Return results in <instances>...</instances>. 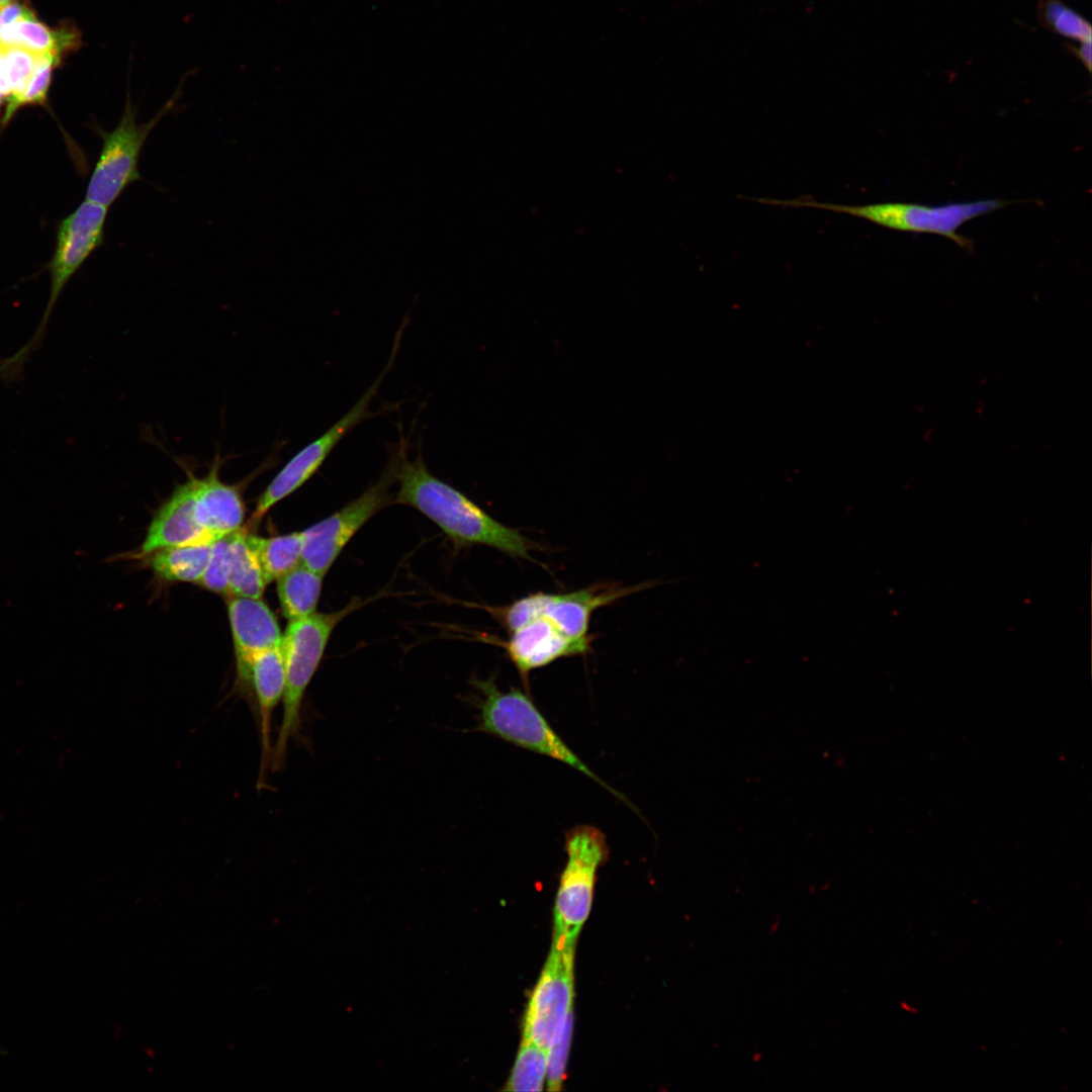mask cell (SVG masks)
<instances>
[{"label": "cell", "instance_id": "6da1fadb", "mask_svg": "<svg viewBox=\"0 0 1092 1092\" xmlns=\"http://www.w3.org/2000/svg\"><path fill=\"white\" fill-rule=\"evenodd\" d=\"M396 452L395 503L410 506L434 522L459 547L484 545L513 558L535 562L537 544L518 530L486 514L462 492L433 475L419 450L407 456L408 441L400 438Z\"/></svg>", "mask_w": 1092, "mask_h": 1092}, {"label": "cell", "instance_id": "7a4b0ae2", "mask_svg": "<svg viewBox=\"0 0 1092 1092\" xmlns=\"http://www.w3.org/2000/svg\"><path fill=\"white\" fill-rule=\"evenodd\" d=\"M472 685L480 694L475 730L561 761L631 806L624 795L606 784L569 748L549 725L530 695L516 688L500 692L494 677L474 678Z\"/></svg>", "mask_w": 1092, "mask_h": 1092}, {"label": "cell", "instance_id": "3957f363", "mask_svg": "<svg viewBox=\"0 0 1092 1092\" xmlns=\"http://www.w3.org/2000/svg\"><path fill=\"white\" fill-rule=\"evenodd\" d=\"M364 604V601L357 598L339 611L314 612L306 617L289 621L281 642L285 663V688L282 698L281 724L275 744L272 746L270 763L272 770H277L283 765L289 740L299 733L302 700L335 627L347 615Z\"/></svg>", "mask_w": 1092, "mask_h": 1092}, {"label": "cell", "instance_id": "277c9868", "mask_svg": "<svg viewBox=\"0 0 1092 1092\" xmlns=\"http://www.w3.org/2000/svg\"><path fill=\"white\" fill-rule=\"evenodd\" d=\"M754 201L769 205L819 208L857 216L894 231L939 235L950 239L969 252L974 250L973 242L959 235L958 230L969 220L1010 204L1009 201L1000 199H984L938 206L903 202L842 205L819 202L810 198L788 200L760 198L754 199Z\"/></svg>", "mask_w": 1092, "mask_h": 1092}, {"label": "cell", "instance_id": "5b68a950", "mask_svg": "<svg viewBox=\"0 0 1092 1092\" xmlns=\"http://www.w3.org/2000/svg\"><path fill=\"white\" fill-rule=\"evenodd\" d=\"M194 71L183 75L171 98L153 118L144 123L136 121L139 108L127 89L118 124L111 131L98 130L102 148L88 182L85 199L109 208L129 184L142 178L139 170L142 149L152 130L176 105L185 79Z\"/></svg>", "mask_w": 1092, "mask_h": 1092}, {"label": "cell", "instance_id": "8992f818", "mask_svg": "<svg viewBox=\"0 0 1092 1092\" xmlns=\"http://www.w3.org/2000/svg\"><path fill=\"white\" fill-rule=\"evenodd\" d=\"M652 585L653 583L649 582L632 586L596 583L568 593L539 592L507 606L486 609L510 633L537 618L544 617L570 639L592 641L588 635L589 623L597 609Z\"/></svg>", "mask_w": 1092, "mask_h": 1092}, {"label": "cell", "instance_id": "52a82bcc", "mask_svg": "<svg viewBox=\"0 0 1092 1092\" xmlns=\"http://www.w3.org/2000/svg\"><path fill=\"white\" fill-rule=\"evenodd\" d=\"M108 207L85 199L58 228L54 256L49 264L51 293L38 328L15 355L0 363V377L15 375L40 343L59 295L69 279L103 242Z\"/></svg>", "mask_w": 1092, "mask_h": 1092}, {"label": "cell", "instance_id": "ba28073f", "mask_svg": "<svg viewBox=\"0 0 1092 1092\" xmlns=\"http://www.w3.org/2000/svg\"><path fill=\"white\" fill-rule=\"evenodd\" d=\"M566 862L554 909V933L575 940L590 911L597 874L608 859L606 835L596 826L577 825L565 832Z\"/></svg>", "mask_w": 1092, "mask_h": 1092}, {"label": "cell", "instance_id": "9c48e42d", "mask_svg": "<svg viewBox=\"0 0 1092 1092\" xmlns=\"http://www.w3.org/2000/svg\"><path fill=\"white\" fill-rule=\"evenodd\" d=\"M389 453V461L376 482L340 511L303 531V565L325 575L358 530L392 502L390 489L396 481L394 446Z\"/></svg>", "mask_w": 1092, "mask_h": 1092}, {"label": "cell", "instance_id": "30bf717a", "mask_svg": "<svg viewBox=\"0 0 1092 1092\" xmlns=\"http://www.w3.org/2000/svg\"><path fill=\"white\" fill-rule=\"evenodd\" d=\"M399 342L400 340L395 338L390 355L391 357L384 370L352 408L323 435L295 453L278 471L257 500L251 519L253 524L259 523L273 506L296 491L308 481L317 472L338 443L354 427L374 416V414L369 411L370 402L377 394L384 376L391 368L396 357Z\"/></svg>", "mask_w": 1092, "mask_h": 1092}, {"label": "cell", "instance_id": "8fae6325", "mask_svg": "<svg viewBox=\"0 0 1092 1092\" xmlns=\"http://www.w3.org/2000/svg\"><path fill=\"white\" fill-rule=\"evenodd\" d=\"M575 940L554 933L551 950L530 998L523 1041L548 1051L573 1003Z\"/></svg>", "mask_w": 1092, "mask_h": 1092}, {"label": "cell", "instance_id": "7c38bea8", "mask_svg": "<svg viewBox=\"0 0 1092 1092\" xmlns=\"http://www.w3.org/2000/svg\"><path fill=\"white\" fill-rule=\"evenodd\" d=\"M500 645L519 671L528 692L531 671L563 657L583 655L590 649V641L570 639L544 617L511 632L509 640L503 641Z\"/></svg>", "mask_w": 1092, "mask_h": 1092}, {"label": "cell", "instance_id": "4fadbf2b", "mask_svg": "<svg viewBox=\"0 0 1092 1092\" xmlns=\"http://www.w3.org/2000/svg\"><path fill=\"white\" fill-rule=\"evenodd\" d=\"M238 676L243 689H251L258 707L261 740L258 786L261 787L271 763L272 715L282 701L285 688V663L281 646L255 654Z\"/></svg>", "mask_w": 1092, "mask_h": 1092}, {"label": "cell", "instance_id": "5bb4252c", "mask_svg": "<svg viewBox=\"0 0 1092 1092\" xmlns=\"http://www.w3.org/2000/svg\"><path fill=\"white\" fill-rule=\"evenodd\" d=\"M198 524L194 512L193 473L176 485L170 496L156 512L140 550L147 556L161 548L213 542Z\"/></svg>", "mask_w": 1092, "mask_h": 1092}, {"label": "cell", "instance_id": "9a60e30c", "mask_svg": "<svg viewBox=\"0 0 1092 1092\" xmlns=\"http://www.w3.org/2000/svg\"><path fill=\"white\" fill-rule=\"evenodd\" d=\"M224 461L217 454L204 476L193 474L195 518L215 539L240 530L245 517L241 486L228 484L219 477Z\"/></svg>", "mask_w": 1092, "mask_h": 1092}, {"label": "cell", "instance_id": "2e32d148", "mask_svg": "<svg viewBox=\"0 0 1092 1092\" xmlns=\"http://www.w3.org/2000/svg\"><path fill=\"white\" fill-rule=\"evenodd\" d=\"M228 614L238 674L255 654L281 646L283 634L278 621L261 598L232 597Z\"/></svg>", "mask_w": 1092, "mask_h": 1092}, {"label": "cell", "instance_id": "e0dca14e", "mask_svg": "<svg viewBox=\"0 0 1092 1092\" xmlns=\"http://www.w3.org/2000/svg\"><path fill=\"white\" fill-rule=\"evenodd\" d=\"M81 32L74 24H64L51 28L40 22L34 13L14 22L0 32V46H15L37 56L64 54L77 50L81 46Z\"/></svg>", "mask_w": 1092, "mask_h": 1092}, {"label": "cell", "instance_id": "ac0fdd59", "mask_svg": "<svg viewBox=\"0 0 1092 1092\" xmlns=\"http://www.w3.org/2000/svg\"><path fill=\"white\" fill-rule=\"evenodd\" d=\"M213 542L161 548L147 555L148 561L154 572L165 580L198 583Z\"/></svg>", "mask_w": 1092, "mask_h": 1092}, {"label": "cell", "instance_id": "d6986e66", "mask_svg": "<svg viewBox=\"0 0 1092 1092\" xmlns=\"http://www.w3.org/2000/svg\"><path fill=\"white\" fill-rule=\"evenodd\" d=\"M324 576L300 563L276 579L280 607L289 621L315 612Z\"/></svg>", "mask_w": 1092, "mask_h": 1092}, {"label": "cell", "instance_id": "ffe728a7", "mask_svg": "<svg viewBox=\"0 0 1092 1092\" xmlns=\"http://www.w3.org/2000/svg\"><path fill=\"white\" fill-rule=\"evenodd\" d=\"M266 584L248 533L241 528L232 536L228 595L260 599Z\"/></svg>", "mask_w": 1092, "mask_h": 1092}, {"label": "cell", "instance_id": "44dd1931", "mask_svg": "<svg viewBox=\"0 0 1092 1092\" xmlns=\"http://www.w3.org/2000/svg\"><path fill=\"white\" fill-rule=\"evenodd\" d=\"M248 540L258 557L267 584L301 563L303 531L269 538L248 533Z\"/></svg>", "mask_w": 1092, "mask_h": 1092}, {"label": "cell", "instance_id": "7402d4cb", "mask_svg": "<svg viewBox=\"0 0 1092 1092\" xmlns=\"http://www.w3.org/2000/svg\"><path fill=\"white\" fill-rule=\"evenodd\" d=\"M547 1051L523 1041L504 1090L541 1091L546 1079Z\"/></svg>", "mask_w": 1092, "mask_h": 1092}, {"label": "cell", "instance_id": "603a6c76", "mask_svg": "<svg viewBox=\"0 0 1092 1092\" xmlns=\"http://www.w3.org/2000/svg\"><path fill=\"white\" fill-rule=\"evenodd\" d=\"M61 59L62 57L53 54L37 56L33 73L25 89L18 96L6 101L1 118L3 124H7L20 107L46 103L53 71Z\"/></svg>", "mask_w": 1092, "mask_h": 1092}, {"label": "cell", "instance_id": "cb8c5ba5", "mask_svg": "<svg viewBox=\"0 0 1092 1092\" xmlns=\"http://www.w3.org/2000/svg\"><path fill=\"white\" fill-rule=\"evenodd\" d=\"M1040 2L1043 22L1054 32L1080 42L1091 39V26L1080 14L1060 0H1040Z\"/></svg>", "mask_w": 1092, "mask_h": 1092}, {"label": "cell", "instance_id": "d4e9b609", "mask_svg": "<svg viewBox=\"0 0 1092 1092\" xmlns=\"http://www.w3.org/2000/svg\"><path fill=\"white\" fill-rule=\"evenodd\" d=\"M573 1013L567 1014L547 1051L546 1084L548 1091L561 1089L572 1033Z\"/></svg>", "mask_w": 1092, "mask_h": 1092}, {"label": "cell", "instance_id": "484cf974", "mask_svg": "<svg viewBox=\"0 0 1092 1092\" xmlns=\"http://www.w3.org/2000/svg\"><path fill=\"white\" fill-rule=\"evenodd\" d=\"M232 534L217 538L212 543L205 571L198 581L204 588L228 595Z\"/></svg>", "mask_w": 1092, "mask_h": 1092}, {"label": "cell", "instance_id": "4316f807", "mask_svg": "<svg viewBox=\"0 0 1092 1092\" xmlns=\"http://www.w3.org/2000/svg\"><path fill=\"white\" fill-rule=\"evenodd\" d=\"M5 57L7 81L10 89L8 99L18 96L26 87L33 73L37 55L20 47H2ZM6 100V101H7Z\"/></svg>", "mask_w": 1092, "mask_h": 1092}, {"label": "cell", "instance_id": "83f0119b", "mask_svg": "<svg viewBox=\"0 0 1092 1092\" xmlns=\"http://www.w3.org/2000/svg\"><path fill=\"white\" fill-rule=\"evenodd\" d=\"M33 13L24 4L13 0L0 9V32L7 26Z\"/></svg>", "mask_w": 1092, "mask_h": 1092}, {"label": "cell", "instance_id": "f1b7e54d", "mask_svg": "<svg viewBox=\"0 0 1092 1092\" xmlns=\"http://www.w3.org/2000/svg\"><path fill=\"white\" fill-rule=\"evenodd\" d=\"M0 94L7 100L10 89L7 81L6 65L3 48L0 46Z\"/></svg>", "mask_w": 1092, "mask_h": 1092}, {"label": "cell", "instance_id": "f546056e", "mask_svg": "<svg viewBox=\"0 0 1092 1092\" xmlns=\"http://www.w3.org/2000/svg\"><path fill=\"white\" fill-rule=\"evenodd\" d=\"M1076 56L1081 60L1084 66L1091 71V39L1081 41L1080 46L1075 50Z\"/></svg>", "mask_w": 1092, "mask_h": 1092}, {"label": "cell", "instance_id": "4dcf8cb0", "mask_svg": "<svg viewBox=\"0 0 1092 1092\" xmlns=\"http://www.w3.org/2000/svg\"><path fill=\"white\" fill-rule=\"evenodd\" d=\"M12 1L13 0H0V9L2 7H4V6H6L7 4L11 3Z\"/></svg>", "mask_w": 1092, "mask_h": 1092}, {"label": "cell", "instance_id": "1f68e13d", "mask_svg": "<svg viewBox=\"0 0 1092 1092\" xmlns=\"http://www.w3.org/2000/svg\"><path fill=\"white\" fill-rule=\"evenodd\" d=\"M4 103H6V99L0 94V108L4 105Z\"/></svg>", "mask_w": 1092, "mask_h": 1092}]
</instances>
